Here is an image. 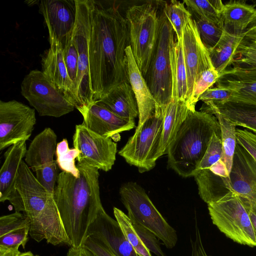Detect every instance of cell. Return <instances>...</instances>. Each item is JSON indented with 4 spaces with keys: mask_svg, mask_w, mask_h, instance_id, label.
Segmentation results:
<instances>
[{
    "mask_svg": "<svg viewBox=\"0 0 256 256\" xmlns=\"http://www.w3.org/2000/svg\"><path fill=\"white\" fill-rule=\"evenodd\" d=\"M130 46L126 21L118 9L91 0L89 72L94 102L129 82L126 50Z\"/></svg>",
    "mask_w": 256,
    "mask_h": 256,
    "instance_id": "cell-1",
    "label": "cell"
},
{
    "mask_svg": "<svg viewBox=\"0 0 256 256\" xmlns=\"http://www.w3.org/2000/svg\"><path fill=\"white\" fill-rule=\"evenodd\" d=\"M76 166L80 171L78 178L64 172L58 174L54 198L72 247L79 248L103 206L98 170L84 162H78Z\"/></svg>",
    "mask_w": 256,
    "mask_h": 256,
    "instance_id": "cell-2",
    "label": "cell"
},
{
    "mask_svg": "<svg viewBox=\"0 0 256 256\" xmlns=\"http://www.w3.org/2000/svg\"><path fill=\"white\" fill-rule=\"evenodd\" d=\"M6 200L15 212H22L29 218V234L34 240H45L54 246L70 244L54 194L40 183L24 160Z\"/></svg>",
    "mask_w": 256,
    "mask_h": 256,
    "instance_id": "cell-3",
    "label": "cell"
},
{
    "mask_svg": "<svg viewBox=\"0 0 256 256\" xmlns=\"http://www.w3.org/2000/svg\"><path fill=\"white\" fill-rule=\"evenodd\" d=\"M214 132L221 134L214 115L190 111L166 150L168 167L183 178L194 176Z\"/></svg>",
    "mask_w": 256,
    "mask_h": 256,
    "instance_id": "cell-4",
    "label": "cell"
},
{
    "mask_svg": "<svg viewBox=\"0 0 256 256\" xmlns=\"http://www.w3.org/2000/svg\"><path fill=\"white\" fill-rule=\"evenodd\" d=\"M174 32L163 8L159 12L158 39L148 72L144 78L156 102L155 114H164L172 101V76L170 50Z\"/></svg>",
    "mask_w": 256,
    "mask_h": 256,
    "instance_id": "cell-5",
    "label": "cell"
},
{
    "mask_svg": "<svg viewBox=\"0 0 256 256\" xmlns=\"http://www.w3.org/2000/svg\"><path fill=\"white\" fill-rule=\"evenodd\" d=\"M130 46L144 77L149 68L156 45L159 28V12L150 2L129 7L126 12Z\"/></svg>",
    "mask_w": 256,
    "mask_h": 256,
    "instance_id": "cell-6",
    "label": "cell"
},
{
    "mask_svg": "<svg viewBox=\"0 0 256 256\" xmlns=\"http://www.w3.org/2000/svg\"><path fill=\"white\" fill-rule=\"evenodd\" d=\"M119 192L132 222L154 233L168 248L175 246L178 242L176 230L156 208L141 186L135 182L125 183Z\"/></svg>",
    "mask_w": 256,
    "mask_h": 256,
    "instance_id": "cell-7",
    "label": "cell"
},
{
    "mask_svg": "<svg viewBox=\"0 0 256 256\" xmlns=\"http://www.w3.org/2000/svg\"><path fill=\"white\" fill-rule=\"evenodd\" d=\"M208 206L213 224L226 237L240 244L256 246V235L248 214L236 192L232 191Z\"/></svg>",
    "mask_w": 256,
    "mask_h": 256,
    "instance_id": "cell-8",
    "label": "cell"
},
{
    "mask_svg": "<svg viewBox=\"0 0 256 256\" xmlns=\"http://www.w3.org/2000/svg\"><path fill=\"white\" fill-rule=\"evenodd\" d=\"M164 117L162 114L154 113L138 126L134 134L118 152L128 164L138 168L140 173L152 169L158 158Z\"/></svg>",
    "mask_w": 256,
    "mask_h": 256,
    "instance_id": "cell-9",
    "label": "cell"
},
{
    "mask_svg": "<svg viewBox=\"0 0 256 256\" xmlns=\"http://www.w3.org/2000/svg\"><path fill=\"white\" fill-rule=\"evenodd\" d=\"M76 21L72 36L78 54L76 95L79 110L94 102L89 72L88 42L91 28V0H75Z\"/></svg>",
    "mask_w": 256,
    "mask_h": 256,
    "instance_id": "cell-10",
    "label": "cell"
},
{
    "mask_svg": "<svg viewBox=\"0 0 256 256\" xmlns=\"http://www.w3.org/2000/svg\"><path fill=\"white\" fill-rule=\"evenodd\" d=\"M21 94L40 116L59 118L74 110V104L42 71L31 70L23 79Z\"/></svg>",
    "mask_w": 256,
    "mask_h": 256,
    "instance_id": "cell-11",
    "label": "cell"
},
{
    "mask_svg": "<svg viewBox=\"0 0 256 256\" xmlns=\"http://www.w3.org/2000/svg\"><path fill=\"white\" fill-rule=\"evenodd\" d=\"M57 136L50 128L36 135L27 150L25 162L30 166L40 183L54 194L58 178L57 163L54 159Z\"/></svg>",
    "mask_w": 256,
    "mask_h": 256,
    "instance_id": "cell-12",
    "label": "cell"
},
{
    "mask_svg": "<svg viewBox=\"0 0 256 256\" xmlns=\"http://www.w3.org/2000/svg\"><path fill=\"white\" fill-rule=\"evenodd\" d=\"M36 120L34 108L16 100H0V150L28 140Z\"/></svg>",
    "mask_w": 256,
    "mask_h": 256,
    "instance_id": "cell-13",
    "label": "cell"
},
{
    "mask_svg": "<svg viewBox=\"0 0 256 256\" xmlns=\"http://www.w3.org/2000/svg\"><path fill=\"white\" fill-rule=\"evenodd\" d=\"M73 144L80 152L78 162L104 172L110 170L116 160L117 144L112 139L102 136L82 124H77L73 135Z\"/></svg>",
    "mask_w": 256,
    "mask_h": 256,
    "instance_id": "cell-14",
    "label": "cell"
},
{
    "mask_svg": "<svg viewBox=\"0 0 256 256\" xmlns=\"http://www.w3.org/2000/svg\"><path fill=\"white\" fill-rule=\"evenodd\" d=\"M38 5L48 28L50 47H59L64 50L75 26V0H41Z\"/></svg>",
    "mask_w": 256,
    "mask_h": 256,
    "instance_id": "cell-15",
    "label": "cell"
},
{
    "mask_svg": "<svg viewBox=\"0 0 256 256\" xmlns=\"http://www.w3.org/2000/svg\"><path fill=\"white\" fill-rule=\"evenodd\" d=\"M182 41L187 74V102L200 76L204 70L214 66L208 50L200 40L195 22L190 13L185 20Z\"/></svg>",
    "mask_w": 256,
    "mask_h": 256,
    "instance_id": "cell-16",
    "label": "cell"
},
{
    "mask_svg": "<svg viewBox=\"0 0 256 256\" xmlns=\"http://www.w3.org/2000/svg\"><path fill=\"white\" fill-rule=\"evenodd\" d=\"M83 117L84 125L90 130L114 141L119 134L136 126L134 120H127L118 116L98 101H94L78 110Z\"/></svg>",
    "mask_w": 256,
    "mask_h": 256,
    "instance_id": "cell-17",
    "label": "cell"
},
{
    "mask_svg": "<svg viewBox=\"0 0 256 256\" xmlns=\"http://www.w3.org/2000/svg\"><path fill=\"white\" fill-rule=\"evenodd\" d=\"M87 236L101 242L116 256H138L126 239L118 222L110 217L104 208L90 226Z\"/></svg>",
    "mask_w": 256,
    "mask_h": 256,
    "instance_id": "cell-18",
    "label": "cell"
},
{
    "mask_svg": "<svg viewBox=\"0 0 256 256\" xmlns=\"http://www.w3.org/2000/svg\"><path fill=\"white\" fill-rule=\"evenodd\" d=\"M230 179L232 191L240 197L256 203V162L237 144Z\"/></svg>",
    "mask_w": 256,
    "mask_h": 256,
    "instance_id": "cell-19",
    "label": "cell"
},
{
    "mask_svg": "<svg viewBox=\"0 0 256 256\" xmlns=\"http://www.w3.org/2000/svg\"><path fill=\"white\" fill-rule=\"evenodd\" d=\"M41 64L42 72L48 81L76 108L75 88L67 72L64 50L59 47H50L41 55Z\"/></svg>",
    "mask_w": 256,
    "mask_h": 256,
    "instance_id": "cell-20",
    "label": "cell"
},
{
    "mask_svg": "<svg viewBox=\"0 0 256 256\" xmlns=\"http://www.w3.org/2000/svg\"><path fill=\"white\" fill-rule=\"evenodd\" d=\"M234 90L230 102L256 106V70L229 68L216 83Z\"/></svg>",
    "mask_w": 256,
    "mask_h": 256,
    "instance_id": "cell-21",
    "label": "cell"
},
{
    "mask_svg": "<svg viewBox=\"0 0 256 256\" xmlns=\"http://www.w3.org/2000/svg\"><path fill=\"white\" fill-rule=\"evenodd\" d=\"M128 74L138 110V126L142 124L155 112L156 102L134 58L130 46L126 50Z\"/></svg>",
    "mask_w": 256,
    "mask_h": 256,
    "instance_id": "cell-22",
    "label": "cell"
},
{
    "mask_svg": "<svg viewBox=\"0 0 256 256\" xmlns=\"http://www.w3.org/2000/svg\"><path fill=\"white\" fill-rule=\"evenodd\" d=\"M200 110L210 114L218 112L236 126L256 134V106L232 102L220 104L204 102Z\"/></svg>",
    "mask_w": 256,
    "mask_h": 256,
    "instance_id": "cell-23",
    "label": "cell"
},
{
    "mask_svg": "<svg viewBox=\"0 0 256 256\" xmlns=\"http://www.w3.org/2000/svg\"><path fill=\"white\" fill-rule=\"evenodd\" d=\"M96 101L124 119L134 120L138 116L137 102L128 82L120 84Z\"/></svg>",
    "mask_w": 256,
    "mask_h": 256,
    "instance_id": "cell-24",
    "label": "cell"
},
{
    "mask_svg": "<svg viewBox=\"0 0 256 256\" xmlns=\"http://www.w3.org/2000/svg\"><path fill=\"white\" fill-rule=\"evenodd\" d=\"M26 142L11 146L4 154V160L0 170V202H6L12 190L19 167L27 151Z\"/></svg>",
    "mask_w": 256,
    "mask_h": 256,
    "instance_id": "cell-25",
    "label": "cell"
},
{
    "mask_svg": "<svg viewBox=\"0 0 256 256\" xmlns=\"http://www.w3.org/2000/svg\"><path fill=\"white\" fill-rule=\"evenodd\" d=\"M255 13V6L244 0H230L226 2L222 13L224 30L232 34L246 32Z\"/></svg>",
    "mask_w": 256,
    "mask_h": 256,
    "instance_id": "cell-26",
    "label": "cell"
},
{
    "mask_svg": "<svg viewBox=\"0 0 256 256\" xmlns=\"http://www.w3.org/2000/svg\"><path fill=\"white\" fill-rule=\"evenodd\" d=\"M190 110L186 102L172 100L166 108L158 154V158L166 150Z\"/></svg>",
    "mask_w": 256,
    "mask_h": 256,
    "instance_id": "cell-27",
    "label": "cell"
},
{
    "mask_svg": "<svg viewBox=\"0 0 256 256\" xmlns=\"http://www.w3.org/2000/svg\"><path fill=\"white\" fill-rule=\"evenodd\" d=\"M200 198L207 204L216 202L232 191L230 178L212 172L209 168L197 171L194 175Z\"/></svg>",
    "mask_w": 256,
    "mask_h": 256,
    "instance_id": "cell-28",
    "label": "cell"
},
{
    "mask_svg": "<svg viewBox=\"0 0 256 256\" xmlns=\"http://www.w3.org/2000/svg\"><path fill=\"white\" fill-rule=\"evenodd\" d=\"M246 34V32L232 34L224 30L218 44L208 50L212 64L219 76L230 66L238 47Z\"/></svg>",
    "mask_w": 256,
    "mask_h": 256,
    "instance_id": "cell-29",
    "label": "cell"
},
{
    "mask_svg": "<svg viewBox=\"0 0 256 256\" xmlns=\"http://www.w3.org/2000/svg\"><path fill=\"white\" fill-rule=\"evenodd\" d=\"M172 76V100H187V74L182 38L172 44L170 50Z\"/></svg>",
    "mask_w": 256,
    "mask_h": 256,
    "instance_id": "cell-30",
    "label": "cell"
},
{
    "mask_svg": "<svg viewBox=\"0 0 256 256\" xmlns=\"http://www.w3.org/2000/svg\"><path fill=\"white\" fill-rule=\"evenodd\" d=\"M183 2L192 18H200L222 28V13L224 4L222 0H184Z\"/></svg>",
    "mask_w": 256,
    "mask_h": 256,
    "instance_id": "cell-31",
    "label": "cell"
},
{
    "mask_svg": "<svg viewBox=\"0 0 256 256\" xmlns=\"http://www.w3.org/2000/svg\"><path fill=\"white\" fill-rule=\"evenodd\" d=\"M211 114L217 118L220 128L222 153L220 160L230 174L236 145V126L218 112Z\"/></svg>",
    "mask_w": 256,
    "mask_h": 256,
    "instance_id": "cell-32",
    "label": "cell"
},
{
    "mask_svg": "<svg viewBox=\"0 0 256 256\" xmlns=\"http://www.w3.org/2000/svg\"><path fill=\"white\" fill-rule=\"evenodd\" d=\"M230 67L256 70V34H246L238 47Z\"/></svg>",
    "mask_w": 256,
    "mask_h": 256,
    "instance_id": "cell-33",
    "label": "cell"
},
{
    "mask_svg": "<svg viewBox=\"0 0 256 256\" xmlns=\"http://www.w3.org/2000/svg\"><path fill=\"white\" fill-rule=\"evenodd\" d=\"M113 210L116 220L118 223L126 239L136 254L138 256H152L150 251L144 246L135 230L128 215L117 208L114 207Z\"/></svg>",
    "mask_w": 256,
    "mask_h": 256,
    "instance_id": "cell-34",
    "label": "cell"
},
{
    "mask_svg": "<svg viewBox=\"0 0 256 256\" xmlns=\"http://www.w3.org/2000/svg\"><path fill=\"white\" fill-rule=\"evenodd\" d=\"M80 154V152L77 148H70L67 140L63 139L56 146V155L58 166L62 172L70 173L78 178L80 171L75 164V159Z\"/></svg>",
    "mask_w": 256,
    "mask_h": 256,
    "instance_id": "cell-35",
    "label": "cell"
},
{
    "mask_svg": "<svg viewBox=\"0 0 256 256\" xmlns=\"http://www.w3.org/2000/svg\"><path fill=\"white\" fill-rule=\"evenodd\" d=\"M162 8L176 34V40L182 38L183 28L186 16L190 14L184 2L173 0L165 2Z\"/></svg>",
    "mask_w": 256,
    "mask_h": 256,
    "instance_id": "cell-36",
    "label": "cell"
},
{
    "mask_svg": "<svg viewBox=\"0 0 256 256\" xmlns=\"http://www.w3.org/2000/svg\"><path fill=\"white\" fill-rule=\"evenodd\" d=\"M220 77L218 72L214 67L204 70L196 80L192 94L186 102L189 109L195 110L196 102L199 100L200 96L208 89L216 84Z\"/></svg>",
    "mask_w": 256,
    "mask_h": 256,
    "instance_id": "cell-37",
    "label": "cell"
},
{
    "mask_svg": "<svg viewBox=\"0 0 256 256\" xmlns=\"http://www.w3.org/2000/svg\"><path fill=\"white\" fill-rule=\"evenodd\" d=\"M192 18L195 22L203 44L208 50L212 49L220 40L223 33V28L218 24L200 18Z\"/></svg>",
    "mask_w": 256,
    "mask_h": 256,
    "instance_id": "cell-38",
    "label": "cell"
},
{
    "mask_svg": "<svg viewBox=\"0 0 256 256\" xmlns=\"http://www.w3.org/2000/svg\"><path fill=\"white\" fill-rule=\"evenodd\" d=\"M222 153L221 134L214 132L212 136L208 147L198 166L196 172L208 168L219 161L222 158Z\"/></svg>",
    "mask_w": 256,
    "mask_h": 256,
    "instance_id": "cell-39",
    "label": "cell"
},
{
    "mask_svg": "<svg viewBox=\"0 0 256 256\" xmlns=\"http://www.w3.org/2000/svg\"><path fill=\"white\" fill-rule=\"evenodd\" d=\"M30 226L29 218L24 214L14 213L0 218V236L16 230Z\"/></svg>",
    "mask_w": 256,
    "mask_h": 256,
    "instance_id": "cell-40",
    "label": "cell"
},
{
    "mask_svg": "<svg viewBox=\"0 0 256 256\" xmlns=\"http://www.w3.org/2000/svg\"><path fill=\"white\" fill-rule=\"evenodd\" d=\"M234 90L232 88L216 84L206 90L200 97L199 100L214 104H224L230 102L233 96Z\"/></svg>",
    "mask_w": 256,
    "mask_h": 256,
    "instance_id": "cell-41",
    "label": "cell"
},
{
    "mask_svg": "<svg viewBox=\"0 0 256 256\" xmlns=\"http://www.w3.org/2000/svg\"><path fill=\"white\" fill-rule=\"evenodd\" d=\"M64 58L68 76L74 86L76 92L78 54L72 38L66 48L64 50Z\"/></svg>",
    "mask_w": 256,
    "mask_h": 256,
    "instance_id": "cell-42",
    "label": "cell"
},
{
    "mask_svg": "<svg viewBox=\"0 0 256 256\" xmlns=\"http://www.w3.org/2000/svg\"><path fill=\"white\" fill-rule=\"evenodd\" d=\"M132 224L142 242L150 252L156 256H166L160 248L158 239L154 233L138 224Z\"/></svg>",
    "mask_w": 256,
    "mask_h": 256,
    "instance_id": "cell-43",
    "label": "cell"
},
{
    "mask_svg": "<svg viewBox=\"0 0 256 256\" xmlns=\"http://www.w3.org/2000/svg\"><path fill=\"white\" fill-rule=\"evenodd\" d=\"M30 230V227H26L0 236V246L6 247L22 246V248H24L28 240Z\"/></svg>",
    "mask_w": 256,
    "mask_h": 256,
    "instance_id": "cell-44",
    "label": "cell"
},
{
    "mask_svg": "<svg viewBox=\"0 0 256 256\" xmlns=\"http://www.w3.org/2000/svg\"><path fill=\"white\" fill-rule=\"evenodd\" d=\"M236 144L244 148L256 162V134L246 130L236 128Z\"/></svg>",
    "mask_w": 256,
    "mask_h": 256,
    "instance_id": "cell-45",
    "label": "cell"
},
{
    "mask_svg": "<svg viewBox=\"0 0 256 256\" xmlns=\"http://www.w3.org/2000/svg\"><path fill=\"white\" fill-rule=\"evenodd\" d=\"M82 246L89 250L96 256H116L103 243L90 236H87Z\"/></svg>",
    "mask_w": 256,
    "mask_h": 256,
    "instance_id": "cell-46",
    "label": "cell"
},
{
    "mask_svg": "<svg viewBox=\"0 0 256 256\" xmlns=\"http://www.w3.org/2000/svg\"><path fill=\"white\" fill-rule=\"evenodd\" d=\"M208 168L216 175L224 178H230V172L225 164L220 160Z\"/></svg>",
    "mask_w": 256,
    "mask_h": 256,
    "instance_id": "cell-47",
    "label": "cell"
},
{
    "mask_svg": "<svg viewBox=\"0 0 256 256\" xmlns=\"http://www.w3.org/2000/svg\"><path fill=\"white\" fill-rule=\"evenodd\" d=\"M248 214L252 224L256 235V208L248 200L240 197Z\"/></svg>",
    "mask_w": 256,
    "mask_h": 256,
    "instance_id": "cell-48",
    "label": "cell"
},
{
    "mask_svg": "<svg viewBox=\"0 0 256 256\" xmlns=\"http://www.w3.org/2000/svg\"><path fill=\"white\" fill-rule=\"evenodd\" d=\"M20 246L6 247L0 246V256H20Z\"/></svg>",
    "mask_w": 256,
    "mask_h": 256,
    "instance_id": "cell-49",
    "label": "cell"
},
{
    "mask_svg": "<svg viewBox=\"0 0 256 256\" xmlns=\"http://www.w3.org/2000/svg\"><path fill=\"white\" fill-rule=\"evenodd\" d=\"M246 32V34H256V8L254 17L248 26Z\"/></svg>",
    "mask_w": 256,
    "mask_h": 256,
    "instance_id": "cell-50",
    "label": "cell"
},
{
    "mask_svg": "<svg viewBox=\"0 0 256 256\" xmlns=\"http://www.w3.org/2000/svg\"><path fill=\"white\" fill-rule=\"evenodd\" d=\"M20 256H35L31 252H21Z\"/></svg>",
    "mask_w": 256,
    "mask_h": 256,
    "instance_id": "cell-51",
    "label": "cell"
},
{
    "mask_svg": "<svg viewBox=\"0 0 256 256\" xmlns=\"http://www.w3.org/2000/svg\"><path fill=\"white\" fill-rule=\"evenodd\" d=\"M249 201V200H248ZM252 205L256 208V203L250 201Z\"/></svg>",
    "mask_w": 256,
    "mask_h": 256,
    "instance_id": "cell-52",
    "label": "cell"
},
{
    "mask_svg": "<svg viewBox=\"0 0 256 256\" xmlns=\"http://www.w3.org/2000/svg\"><path fill=\"white\" fill-rule=\"evenodd\" d=\"M93 253V252H92ZM93 256H96V254H94V253H93Z\"/></svg>",
    "mask_w": 256,
    "mask_h": 256,
    "instance_id": "cell-53",
    "label": "cell"
}]
</instances>
